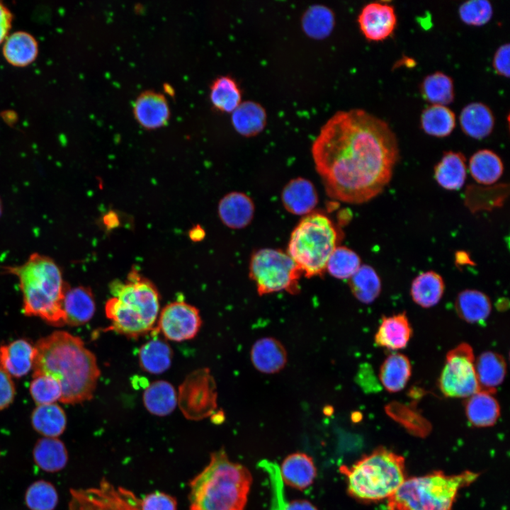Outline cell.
Listing matches in <instances>:
<instances>
[{
    "instance_id": "obj_45",
    "label": "cell",
    "mask_w": 510,
    "mask_h": 510,
    "mask_svg": "<svg viewBox=\"0 0 510 510\" xmlns=\"http://www.w3.org/2000/svg\"><path fill=\"white\" fill-rule=\"evenodd\" d=\"M493 8L487 0H470L464 2L459 8L461 21L470 26H480L489 21Z\"/></svg>"
},
{
    "instance_id": "obj_41",
    "label": "cell",
    "mask_w": 510,
    "mask_h": 510,
    "mask_svg": "<svg viewBox=\"0 0 510 510\" xmlns=\"http://www.w3.org/2000/svg\"><path fill=\"white\" fill-rule=\"evenodd\" d=\"M38 465L46 471L61 470L66 464L67 454L64 444L55 438L40 440L34 450Z\"/></svg>"
},
{
    "instance_id": "obj_37",
    "label": "cell",
    "mask_w": 510,
    "mask_h": 510,
    "mask_svg": "<svg viewBox=\"0 0 510 510\" xmlns=\"http://www.w3.org/2000/svg\"><path fill=\"white\" fill-rule=\"evenodd\" d=\"M420 123L429 135L444 137L454 130L455 115L446 106L431 105L421 113Z\"/></svg>"
},
{
    "instance_id": "obj_22",
    "label": "cell",
    "mask_w": 510,
    "mask_h": 510,
    "mask_svg": "<svg viewBox=\"0 0 510 510\" xmlns=\"http://www.w3.org/2000/svg\"><path fill=\"white\" fill-rule=\"evenodd\" d=\"M412 335V329L405 312L384 317L375 334V344L390 350L402 349Z\"/></svg>"
},
{
    "instance_id": "obj_29",
    "label": "cell",
    "mask_w": 510,
    "mask_h": 510,
    "mask_svg": "<svg viewBox=\"0 0 510 510\" xmlns=\"http://www.w3.org/2000/svg\"><path fill=\"white\" fill-rule=\"evenodd\" d=\"M455 311L460 318L468 323H479L485 320L492 310L489 297L477 290H464L457 296Z\"/></svg>"
},
{
    "instance_id": "obj_12",
    "label": "cell",
    "mask_w": 510,
    "mask_h": 510,
    "mask_svg": "<svg viewBox=\"0 0 510 510\" xmlns=\"http://www.w3.org/2000/svg\"><path fill=\"white\" fill-rule=\"evenodd\" d=\"M69 510L142 509L134 492L103 478L97 487L72 490Z\"/></svg>"
},
{
    "instance_id": "obj_27",
    "label": "cell",
    "mask_w": 510,
    "mask_h": 510,
    "mask_svg": "<svg viewBox=\"0 0 510 510\" xmlns=\"http://www.w3.org/2000/svg\"><path fill=\"white\" fill-rule=\"evenodd\" d=\"M466 160L460 152H445L434 169V177L443 188L453 191L460 189L466 178Z\"/></svg>"
},
{
    "instance_id": "obj_42",
    "label": "cell",
    "mask_w": 510,
    "mask_h": 510,
    "mask_svg": "<svg viewBox=\"0 0 510 510\" xmlns=\"http://www.w3.org/2000/svg\"><path fill=\"white\" fill-rule=\"evenodd\" d=\"M361 266L359 256L352 249L336 246L330 255L326 270L338 279L350 278Z\"/></svg>"
},
{
    "instance_id": "obj_23",
    "label": "cell",
    "mask_w": 510,
    "mask_h": 510,
    "mask_svg": "<svg viewBox=\"0 0 510 510\" xmlns=\"http://www.w3.org/2000/svg\"><path fill=\"white\" fill-rule=\"evenodd\" d=\"M479 391L494 394L504 380L506 363L504 358L494 351H485L475 361Z\"/></svg>"
},
{
    "instance_id": "obj_13",
    "label": "cell",
    "mask_w": 510,
    "mask_h": 510,
    "mask_svg": "<svg viewBox=\"0 0 510 510\" xmlns=\"http://www.w3.org/2000/svg\"><path fill=\"white\" fill-rule=\"evenodd\" d=\"M202 324L198 310L184 302H174L162 310L158 329L171 341H183L194 338Z\"/></svg>"
},
{
    "instance_id": "obj_26",
    "label": "cell",
    "mask_w": 510,
    "mask_h": 510,
    "mask_svg": "<svg viewBox=\"0 0 510 510\" xmlns=\"http://www.w3.org/2000/svg\"><path fill=\"white\" fill-rule=\"evenodd\" d=\"M466 416L477 427L494 425L500 415V407L492 394L477 391L468 397L465 403Z\"/></svg>"
},
{
    "instance_id": "obj_50",
    "label": "cell",
    "mask_w": 510,
    "mask_h": 510,
    "mask_svg": "<svg viewBox=\"0 0 510 510\" xmlns=\"http://www.w3.org/2000/svg\"><path fill=\"white\" fill-rule=\"evenodd\" d=\"M285 510H317V509L308 501L295 500L288 504Z\"/></svg>"
},
{
    "instance_id": "obj_10",
    "label": "cell",
    "mask_w": 510,
    "mask_h": 510,
    "mask_svg": "<svg viewBox=\"0 0 510 510\" xmlns=\"http://www.w3.org/2000/svg\"><path fill=\"white\" fill-rule=\"evenodd\" d=\"M470 345L462 343L447 353L438 387L448 397H468L479 391Z\"/></svg>"
},
{
    "instance_id": "obj_17",
    "label": "cell",
    "mask_w": 510,
    "mask_h": 510,
    "mask_svg": "<svg viewBox=\"0 0 510 510\" xmlns=\"http://www.w3.org/2000/svg\"><path fill=\"white\" fill-rule=\"evenodd\" d=\"M281 199L285 209L295 215L310 214L318 203L314 186L302 177L290 180L284 186Z\"/></svg>"
},
{
    "instance_id": "obj_33",
    "label": "cell",
    "mask_w": 510,
    "mask_h": 510,
    "mask_svg": "<svg viewBox=\"0 0 510 510\" xmlns=\"http://www.w3.org/2000/svg\"><path fill=\"white\" fill-rule=\"evenodd\" d=\"M469 171L477 182L490 185L500 178L504 166L501 158L495 152L484 149L476 152L471 157Z\"/></svg>"
},
{
    "instance_id": "obj_47",
    "label": "cell",
    "mask_w": 510,
    "mask_h": 510,
    "mask_svg": "<svg viewBox=\"0 0 510 510\" xmlns=\"http://www.w3.org/2000/svg\"><path fill=\"white\" fill-rule=\"evenodd\" d=\"M16 395L15 385L11 376L0 368V411L8 407Z\"/></svg>"
},
{
    "instance_id": "obj_43",
    "label": "cell",
    "mask_w": 510,
    "mask_h": 510,
    "mask_svg": "<svg viewBox=\"0 0 510 510\" xmlns=\"http://www.w3.org/2000/svg\"><path fill=\"white\" fill-rule=\"evenodd\" d=\"M29 391L37 405L53 404L60 401L62 395L58 380L47 374H33Z\"/></svg>"
},
{
    "instance_id": "obj_44",
    "label": "cell",
    "mask_w": 510,
    "mask_h": 510,
    "mask_svg": "<svg viewBox=\"0 0 510 510\" xmlns=\"http://www.w3.org/2000/svg\"><path fill=\"white\" fill-rule=\"evenodd\" d=\"M57 495L55 488L44 481L33 484L26 494V502L32 510H52L56 506Z\"/></svg>"
},
{
    "instance_id": "obj_16",
    "label": "cell",
    "mask_w": 510,
    "mask_h": 510,
    "mask_svg": "<svg viewBox=\"0 0 510 510\" xmlns=\"http://www.w3.org/2000/svg\"><path fill=\"white\" fill-rule=\"evenodd\" d=\"M35 346L24 339L0 346V368L10 376L21 378L33 369Z\"/></svg>"
},
{
    "instance_id": "obj_11",
    "label": "cell",
    "mask_w": 510,
    "mask_h": 510,
    "mask_svg": "<svg viewBox=\"0 0 510 510\" xmlns=\"http://www.w3.org/2000/svg\"><path fill=\"white\" fill-rule=\"evenodd\" d=\"M178 404L185 417L200 420L209 416L217 407L215 381L208 368L190 373L180 385Z\"/></svg>"
},
{
    "instance_id": "obj_15",
    "label": "cell",
    "mask_w": 510,
    "mask_h": 510,
    "mask_svg": "<svg viewBox=\"0 0 510 510\" xmlns=\"http://www.w3.org/2000/svg\"><path fill=\"white\" fill-rule=\"evenodd\" d=\"M132 111L137 123L149 130L164 125L170 117L166 98L162 93L153 90L142 91L137 96L133 102Z\"/></svg>"
},
{
    "instance_id": "obj_34",
    "label": "cell",
    "mask_w": 510,
    "mask_h": 510,
    "mask_svg": "<svg viewBox=\"0 0 510 510\" xmlns=\"http://www.w3.org/2000/svg\"><path fill=\"white\" fill-rule=\"evenodd\" d=\"M31 421L38 432L55 438L64 431L67 417L63 409L57 404H41L33 411Z\"/></svg>"
},
{
    "instance_id": "obj_30",
    "label": "cell",
    "mask_w": 510,
    "mask_h": 510,
    "mask_svg": "<svg viewBox=\"0 0 510 510\" xmlns=\"http://www.w3.org/2000/svg\"><path fill=\"white\" fill-rule=\"evenodd\" d=\"M143 403L147 411L157 416L171 414L178 404L177 392L166 380H157L147 386L143 393Z\"/></svg>"
},
{
    "instance_id": "obj_36",
    "label": "cell",
    "mask_w": 510,
    "mask_h": 510,
    "mask_svg": "<svg viewBox=\"0 0 510 510\" xmlns=\"http://www.w3.org/2000/svg\"><path fill=\"white\" fill-rule=\"evenodd\" d=\"M210 99L216 110L232 113L241 103L242 93L233 78L230 76H220L210 85Z\"/></svg>"
},
{
    "instance_id": "obj_48",
    "label": "cell",
    "mask_w": 510,
    "mask_h": 510,
    "mask_svg": "<svg viewBox=\"0 0 510 510\" xmlns=\"http://www.w3.org/2000/svg\"><path fill=\"white\" fill-rule=\"evenodd\" d=\"M492 65L497 74L507 78L509 76V44H504L497 49Z\"/></svg>"
},
{
    "instance_id": "obj_39",
    "label": "cell",
    "mask_w": 510,
    "mask_h": 510,
    "mask_svg": "<svg viewBox=\"0 0 510 510\" xmlns=\"http://www.w3.org/2000/svg\"><path fill=\"white\" fill-rule=\"evenodd\" d=\"M348 284L353 296L360 302H373L381 291V281L375 270L369 265H363L349 278Z\"/></svg>"
},
{
    "instance_id": "obj_53",
    "label": "cell",
    "mask_w": 510,
    "mask_h": 510,
    "mask_svg": "<svg viewBox=\"0 0 510 510\" xmlns=\"http://www.w3.org/2000/svg\"><path fill=\"white\" fill-rule=\"evenodd\" d=\"M1 201H0V215H1Z\"/></svg>"
},
{
    "instance_id": "obj_7",
    "label": "cell",
    "mask_w": 510,
    "mask_h": 510,
    "mask_svg": "<svg viewBox=\"0 0 510 510\" xmlns=\"http://www.w3.org/2000/svg\"><path fill=\"white\" fill-rule=\"evenodd\" d=\"M477 477L466 471L447 475L442 472L405 479L388 498L390 510H451L458 490Z\"/></svg>"
},
{
    "instance_id": "obj_18",
    "label": "cell",
    "mask_w": 510,
    "mask_h": 510,
    "mask_svg": "<svg viewBox=\"0 0 510 510\" xmlns=\"http://www.w3.org/2000/svg\"><path fill=\"white\" fill-rule=\"evenodd\" d=\"M62 309L65 324L81 326L89 322L96 312V303L91 290L82 286H67Z\"/></svg>"
},
{
    "instance_id": "obj_25",
    "label": "cell",
    "mask_w": 510,
    "mask_h": 510,
    "mask_svg": "<svg viewBox=\"0 0 510 510\" xmlns=\"http://www.w3.org/2000/svg\"><path fill=\"white\" fill-rule=\"evenodd\" d=\"M460 124L466 135L480 140L492 132L494 125V118L487 106L480 102H473L468 104L462 110Z\"/></svg>"
},
{
    "instance_id": "obj_31",
    "label": "cell",
    "mask_w": 510,
    "mask_h": 510,
    "mask_svg": "<svg viewBox=\"0 0 510 510\" xmlns=\"http://www.w3.org/2000/svg\"><path fill=\"white\" fill-rule=\"evenodd\" d=\"M444 289L443 278L436 272L429 271L420 273L413 280L410 293L414 302L422 307L428 308L440 301Z\"/></svg>"
},
{
    "instance_id": "obj_20",
    "label": "cell",
    "mask_w": 510,
    "mask_h": 510,
    "mask_svg": "<svg viewBox=\"0 0 510 510\" xmlns=\"http://www.w3.org/2000/svg\"><path fill=\"white\" fill-rule=\"evenodd\" d=\"M2 45L4 59L9 64L16 67L30 65L35 62L39 52L36 38L30 33L23 30L10 33Z\"/></svg>"
},
{
    "instance_id": "obj_49",
    "label": "cell",
    "mask_w": 510,
    "mask_h": 510,
    "mask_svg": "<svg viewBox=\"0 0 510 510\" xmlns=\"http://www.w3.org/2000/svg\"><path fill=\"white\" fill-rule=\"evenodd\" d=\"M13 19L11 11L0 1V45L10 34Z\"/></svg>"
},
{
    "instance_id": "obj_46",
    "label": "cell",
    "mask_w": 510,
    "mask_h": 510,
    "mask_svg": "<svg viewBox=\"0 0 510 510\" xmlns=\"http://www.w3.org/2000/svg\"><path fill=\"white\" fill-rule=\"evenodd\" d=\"M142 510H177V502L173 496L162 492H151L140 498Z\"/></svg>"
},
{
    "instance_id": "obj_40",
    "label": "cell",
    "mask_w": 510,
    "mask_h": 510,
    "mask_svg": "<svg viewBox=\"0 0 510 510\" xmlns=\"http://www.w3.org/2000/svg\"><path fill=\"white\" fill-rule=\"evenodd\" d=\"M423 98L431 105L446 106L454 98V85L447 74L436 72L426 76L420 86Z\"/></svg>"
},
{
    "instance_id": "obj_21",
    "label": "cell",
    "mask_w": 510,
    "mask_h": 510,
    "mask_svg": "<svg viewBox=\"0 0 510 510\" xmlns=\"http://www.w3.org/2000/svg\"><path fill=\"white\" fill-rule=\"evenodd\" d=\"M254 213L252 200L245 193L232 192L225 195L218 205V214L228 227L241 229L251 222Z\"/></svg>"
},
{
    "instance_id": "obj_35",
    "label": "cell",
    "mask_w": 510,
    "mask_h": 510,
    "mask_svg": "<svg viewBox=\"0 0 510 510\" xmlns=\"http://www.w3.org/2000/svg\"><path fill=\"white\" fill-rule=\"evenodd\" d=\"M173 352L169 345L161 339H152L139 351L141 368L152 374H161L171 366Z\"/></svg>"
},
{
    "instance_id": "obj_14",
    "label": "cell",
    "mask_w": 510,
    "mask_h": 510,
    "mask_svg": "<svg viewBox=\"0 0 510 510\" xmlns=\"http://www.w3.org/2000/svg\"><path fill=\"white\" fill-rule=\"evenodd\" d=\"M358 23L366 39L378 42L392 35L397 24V16L392 5L372 2L362 8L358 17Z\"/></svg>"
},
{
    "instance_id": "obj_8",
    "label": "cell",
    "mask_w": 510,
    "mask_h": 510,
    "mask_svg": "<svg viewBox=\"0 0 510 510\" xmlns=\"http://www.w3.org/2000/svg\"><path fill=\"white\" fill-rule=\"evenodd\" d=\"M337 232L331 220L319 212L305 216L291 233L287 254L307 278L322 276L336 247Z\"/></svg>"
},
{
    "instance_id": "obj_51",
    "label": "cell",
    "mask_w": 510,
    "mask_h": 510,
    "mask_svg": "<svg viewBox=\"0 0 510 510\" xmlns=\"http://www.w3.org/2000/svg\"><path fill=\"white\" fill-rule=\"evenodd\" d=\"M103 222L109 227H114L119 223L117 215L112 212H110L104 217Z\"/></svg>"
},
{
    "instance_id": "obj_52",
    "label": "cell",
    "mask_w": 510,
    "mask_h": 510,
    "mask_svg": "<svg viewBox=\"0 0 510 510\" xmlns=\"http://www.w3.org/2000/svg\"><path fill=\"white\" fill-rule=\"evenodd\" d=\"M189 236L193 241H200L205 236V232L200 227H196L190 231Z\"/></svg>"
},
{
    "instance_id": "obj_19",
    "label": "cell",
    "mask_w": 510,
    "mask_h": 510,
    "mask_svg": "<svg viewBox=\"0 0 510 510\" xmlns=\"http://www.w3.org/2000/svg\"><path fill=\"white\" fill-rule=\"evenodd\" d=\"M250 356L254 368L265 374L276 373L287 363V352L284 346L271 336L256 341L251 347Z\"/></svg>"
},
{
    "instance_id": "obj_24",
    "label": "cell",
    "mask_w": 510,
    "mask_h": 510,
    "mask_svg": "<svg viewBox=\"0 0 510 510\" xmlns=\"http://www.w3.org/2000/svg\"><path fill=\"white\" fill-rule=\"evenodd\" d=\"M284 482L295 489H304L312 484L317 476L312 458L303 453L288 455L280 468Z\"/></svg>"
},
{
    "instance_id": "obj_38",
    "label": "cell",
    "mask_w": 510,
    "mask_h": 510,
    "mask_svg": "<svg viewBox=\"0 0 510 510\" xmlns=\"http://www.w3.org/2000/svg\"><path fill=\"white\" fill-rule=\"evenodd\" d=\"M302 28L309 37L321 40L327 38L335 24L334 12L324 5L310 6L302 15Z\"/></svg>"
},
{
    "instance_id": "obj_32",
    "label": "cell",
    "mask_w": 510,
    "mask_h": 510,
    "mask_svg": "<svg viewBox=\"0 0 510 510\" xmlns=\"http://www.w3.org/2000/svg\"><path fill=\"white\" fill-rule=\"evenodd\" d=\"M412 373V366L409 358L402 353L390 355L382 363L380 380L390 392H397L407 385Z\"/></svg>"
},
{
    "instance_id": "obj_1",
    "label": "cell",
    "mask_w": 510,
    "mask_h": 510,
    "mask_svg": "<svg viewBox=\"0 0 510 510\" xmlns=\"http://www.w3.org/2000/svg\"><path fill=\"white\" fill-rule=\"evenodd\" d=\"M398 155L397 139L389 125L361 109L334 114L312 144L314 166L326 193L351 204L368 202L383 191Z\"/></svg>"
},
{
    "instance_id": "obj_9",
    "label": "cell",
    "mask_w": 510,
    "mask_h": 510,
    "mask_svg": "<svg viewBox=\"0 0 510 510\" xmlns=\"http://www.w3.org/2000/svg\"><path fill=\"white\" fill-rule=\"evenodd\" d=\"M302 273L290 256L280 249H261L251 257L249 276L260 295L282 290L298 293Z\"/></svg>"
},
{
    "instance_id": "obj_5",
    "label": "cell",
    "mask_w": 510,
    "mask_h": 510,
    "mask_svg": "<svg viewBox=\"0 0 510 510\" xmlns=\"http://www.w3.org/2000/svg\"><path fill=\"white\" fill-rule=\"evenodd\" d=\"M113 297L106 303L105 312L111 324L108 330L129 338H137L154 329L159 310V295L148 280L136 272L125 283L110 285Z\"/></svg>"
},
{
    "instance_id": "obj_2",
    "label": "cell",
    "mask_w": 510,
    "mask_h": 510,
    "mask_svg": "<svg viewBox=\"0 0 510 510\" xmlns=\"http://www.w3.org/2000/svg\"><path fill=\"white\" fill-rule=\"evenodd\" d=\"M33 374H47L60 382V402L76 404L92 399L101 371L96 356L81 338L55 331L35 345Z\"/></svg>"
},
{
    "instance_id": "obj_28",
    "label": "cell",
    "mask_w": 510,
    "mask_h": 510,
    "mask_svg": "<svg viewBox=\"0 0 510 510\" xmlns=\"http://www.w3.org/2000/svg\"><path fill=\"white\" fill-rule=\"evenodd\" d=\"M266 113L259 103L246 101L232 112V123L234 130L244 137H253L260 133L266 125Z\"/></svg>"
},
{
    "instance_id": "obj_6",
    "label": "cell",
    "mask_w": 510,
    "mask_h": 510,
    "mask_svg": "<svg viewBox=\"0 0 510 510\" xmlns=\"http://www.w3.org/2000/svg\"><path fill=\"white\" fill-rule=\"evenodd\" d=\"M339 470L346 477L350 494L361 500L388 499L405 480L403 457L382 448Z\"/></svg>"
},
{
    "instance_id": "obj_3",
    "label": "cell",
    "mask_w": 510,
    "mask_h": 510,
    "mask_svg": "<svg viewBox=\"0 0 510 510\" xmlns=\"http://www.w3.org/2000/svg\"><path fill=\"white\" fill-rule=\"evenodd\" d=\"M251 482L246 467L217 450L189 482V510H244Z\"/></svg>"
},
{
    "instance_id": "obj_4",
    "label": "cell",
    "mask_w": 510,
    "mask_h": 510,
    "mask_svg": "<svg viewBox=\"0 0 510 510\" xmlns=\"http://www.w3.org/2000/svg\"><path fill=\"white\" fill-rule=\"evenodd\" d=\"M6 269L18 278L26 316L40 317L54 327L65 325L62 302L67 285L52 259L33 254L23 264Z\"/></svg>"
}]
</instances>
